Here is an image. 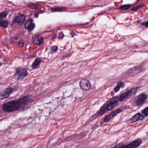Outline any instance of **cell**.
Wrapping results in <instances>:
<instances>
[{"instance_id": "16", "label": "cell", "mask_w": 148, "mask_h": 148, "mask_svg": "<svg viewBox=\"0 0 148 148\" xmlns=\"http://www.w3.org/2000/svg\"><path fill=\"white\" fill-rule=\"evenodd\" d=\"M131 7V5H125L119 7V8L121 10H128Z\"/></svg>"}, {"instance_id": "17", "label": "cell", "mask_w": 148, "mask_h": 148, "mask_svg": "<svg viewBox=\"0 0 148 148\" xmlns=\"http://www.w3.org/2000/svg\"><path fill=\"white\" fill-rule=\"evenodd\" d=\"M1 26L2 27H4V28H6L8 27V21H6L5 20H1Z\"/></svg>"}, {"instance_id": "9", "label": "cell", "mask_w": 148, "mask_h": 148, "mask_svg": "<svg viewBox=\"0 0 148 148\" xmlns=\"http://www.w3.org/2000/svg\"><path fill=\"white\" fill-rule=\"evenodd\" d=\"M142 143H143V141L142 139L138 138L128 144L124 145L123 147L128 148H137L139 147Z\"/></svg>"}, {"instance_id": "10", "label": "cell", "mask_w": 148, "mask_h": 148, "mask_svg": "<svg viewBox=\"0 0 148 148\" xmlns=\"http://www.w3.org/2000/svg\"><path fill=\"white\" fill-rule=\"evenodd\" d=\"M13 91L14 89L12 87H9V88L5 89V90L1 92V99L2 100V99L8 98Z\"/></svg>"}, {"instance_id": "14", "label": "cell", "mask_w": 148, "mask_h": 148, "mask_svg": "<svg viewBox=\"0 0 148 148\" xmlns=\"http://www.w3.org/2000/svg\"><path fill=\"white\" fill-rule=\"evenodd\" d=\"M43 41V38L40 36H37L33 40V43L37 45H40Z\"/></svg>"}, {"instance_id": "19", "label": "cell", "mask_w": 148, "mask_h": 148, "mask_svg": "<svg viewBox=\"0 0 148 148\" xmlns=\"http://www.w3.org/2000/svg\"><path fill=\"white\" fill-rule=\"evenodd\" d=\"M141 113L145 117L148 116V106L141 111Z\"/></svg>"}, {"instance_id": "3", "label": "cell", "mask_w": 148, "mask_h": 148, "mask_svg": "<svg viewBox=\"0 0 148 148\" xmlns=\"http://www.w3.org/2000/svg\"><path fill=\"white\" fill-rule=\"evenodd\" d=\"M148 98L146 93H142L133 98L131 101L132 105L134 106H139L145 103Z\"/></svg>"}, {"instance_id": "15", "label": "cell", "mask_w": 148, "mask_h": 148, "mask_svg": "<svg viewBox=\"0 0 148 148\" xmlns=\"http://www.w3.org/2000/svg\"><path fill=\"white\" fill-rule=\"evenodd\" d=\"M125 86V84L123 82H119L117 84V85L116 87L114 88V91L115 92H118L120 89L123 88Z\"/></svg>"}, {"instance_id": "22", "label": "cell", "mask_w": 148, "mask_h": 148, "mask_svg": "<svg viewBox=\"0 0 148 148\" xmlns=\"http://www.w3.org/2000/svg\"><path fill=\"white\" fill-rule=\"evenodd\" d=\"M8 13L7 12H3L1 13L0 15V17L1 18H4L5 17H6Z\"/></svg>"}, {"instance_id": "24", "label": "cell", "mask_w": 148, "mask_h": 148, "mask_svg": "<svg viewBox=\"0 0 148 148\" xmlns=\"http://www.w3.org/2000/svg\"><path fill=\"white\" fill-rule=\"evenodd\" d=\"M19 45L20 46L23 47L24 45V43H23V42H19Z\"/></svg>"}, {"instance_id": "13", "label": "cell", "mask_w": 148, "mask_h": 148, "mask_svg": "<svg viewBox=\"0 0 148 148\" xmlns=\"http://www.w3.org/2000/svg\"><path fill=\"white\" fill-rule=\"evenodd\" d=\"M42 62V60L40 58H37L32 64V68L33 69H37L39 66Z\"/></svg>"}, {"instance_id": "12", "label": "cell", "mask_w": 148, "mask_h": 148, "mask_svg": "<svg viewBox=\"0 0 148 148\" xmlns=\"http://www.w3.org/2000/svg\"><path fill=\"white\" fill-rule=\"evenodd\" d=\"M25 15L20 14V15H18L14 19V21L18 24H23L25 21Z\"/></svg>"}, {"instance_id": "25", "label": "cell", "mask_w": 148, "mask_h": 148, "mask_svg": "<svg viewBox=\"0 0 148 148\" xmlns=\"http://www.w3.org/2000/svg\"><path fill=\"white\" fill-rule=\"evenodd\" d=\"M59 38H63V37H64V34H63V33H60V34Z\"/></svg>"}, {"instance_id": "7", "label": "cell", "mask_w": 148, "mask_h": 148, "mask_svg": "<svg viewBox=\"0 0 148 148\" xmlns=\"http://www.w3.org/2000/svg\"><path fill=\"white\" fill-rule=\"evenodd\" d=\"M122 112V110L121 109H120V108H119V109H116L115 110L113 111L111 113L108 114V115L105 117L103 119V122L106 123V122H109L111 119H112L114 117L116 116V115H117L118 114L121 113Z\"/></svg>"}, {"instance_id": "26", "label": "cell", "mask_w": 148, "mask_h": 148, "mask_svg": "<svg viewBox=\"0 0 148 148\" xmlns=\"http://www.w3.org/2000/svg\"><path fill=\"white\" fill-rule=\"evenodd\" d=\"M140 1V0H137V1Z\"/></svg>"}, {"instance_id": "11", "label": "cell", "mask_w": 148, "mask_h": 148, "mask_svg": "<svg viewBox=\"0 0 148 148\" xmlns=\"http://www.w3.org/2000/svg\"><path fill=\"white\" fill-rule=\"evenodd\" d=\"M35 25L32 19H30L26 22L25 25V28L28 31H32L35 27Z\"/></svg>"}, {"instance_id": "1", "label": "cell", "mask_w": 148, "mask_h": 148, "mask_svg": "<svg viewBox=\"0 0 148 148\" xmlns=\"http://www.w3.org/2000/svg\"><path fill=\"white\" fill-rule=\"evenodd\" d=\"M31 102L30 96H24L17 100H12L5 103L2 106V109L8 113L17 111L24 108Z\"/></svg>"}, {"instance_id": "18", "label": "cell", "mask_w": 148, "mask_h": 148, "mask_svg": "<svg viewBox=\"0 0 148 148\" xmlns=\"http://www.w3.org/2000/svg\"><path fill=\"white\" fill-rule=\"evenodd\" d=\"M65 10V8H55L51 9L52 12H62Z\"/></svg>"}, {"instance_id": "20", "label": "cell", "mask_w": 148, "mask_h": 148, "mask_svg": "<svg viewBox=\"0 0 148 148\" xmlns=\"http://www.w3.org/2000/svg\"><path fill=\"white\" fill-rule=\"evenodd\" d=\"M144 5L143 4H141L140 5L138 6L135 7L133 8H132L131 9V11H136L138 10V9H140L141 8H143V7Z\"/></svg>"}, {"instance_id": "6", "label": "cell", "mask_w": 148, "mask_h": 148, "mask_svg": "<svg viewBox=\"0 0 148 148\" xmlns=\"http://www.w3.org/2000/svg\"><path fill=\"white\" fill-rule=\"evenodd\" d=\"M79 87L84 91H89L91 88V85L90 81L86 79H83L79 83Z\"/></svg>"}, {"instance_id": "8", "label": "cell", "mask_w": 148, "mask_h": 148, "mask_svg": "<svg viewBox=\"0 0 148 148\" xmlns=\"http://www.w3.org/2000/svg\"><path fill=\"white\" fill-rule=\"evenodd\" d=\"M145 117L140 112H138L134 115L130 119L127 121V123H136L137 121H140L143 120Z\"/></svg>"}, {"instance_id": "2", "label": "cell", "mask_w": 148, "mask_h": 148, "mask_svg": "<svg viewBox=\"0 0 148 148\" xmlns=\"http://www.w3.org/2000/svg\"><path fill=\"white\" fill-rule=\"evenodd\" d=\"M120 102L119 96L113 97L105 103L97 112L99 116H102L109 111L114 109Z\"/></svg>"}, {"instance_id": "23", "label": "cell", "mask_w": 148, "mask_h": 148, "mask_svg": "<svg viewBox=\"0 0 148 148\" xmlns=\"http://www.w3.org/2000/svg\"><path fill=\"white\" fill-rule=\"evenodd\" d=\"M142 25L146 27V28H148V21H146V22H143V23H142Z\"/></svg>"}, {"instance_id": "4", "label": "cell", "mask_w": 148, "mask_h": 148, "mask_svg": "<svg viewBox=\"0 0 148 148\" xmlns=\"http://www.w3.org/2000/svg\"><path fill=\"white\" fill-rule=\"evenodd\" d=\"M139 87H136L134 88H131L130 90H128L127 91L123 93L119 96V99H120V102L124 101L125 99L132 97V95L136 93L138 90Z\"/></svg>"}, {"instance_id": "21", "label": "cell", "mask_w": 148, "mask_h": 148, "mask_svg": "<svg viewBox=\"0 0 148 148\" xmlns=\"http://www.w3.org/2000/svg\"><path fill=\"white\" fill-rule=\"evenodd\" d=\"M58 47L56 46H54L52 47L51 48V51L52 53H55L58 51Z\"/></svg>"}, {"instance_id": "5", "label": "cell", "mask_w": 148, "mask_h": 148, "mask_svg": "<svg viewBox=\"0 0 148 148\" xmlns=\"http://www.w3.org/2000/svg\"><path fill=\"white\" fill-rule=\"evenodd\" d=\"M16 75L18 76V80H22L29 75V73L25 68L22 67H17L15 68Z\"/></svg>"}]
</instances>
